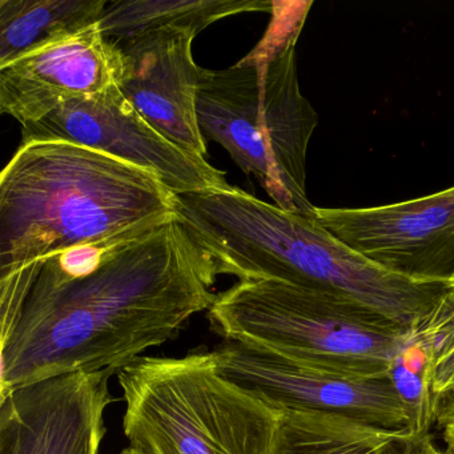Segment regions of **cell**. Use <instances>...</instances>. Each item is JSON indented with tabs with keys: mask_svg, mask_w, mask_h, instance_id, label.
I'll list each match as a JSON object with an SVG mask.
<instances>
[{
	"mask_svg": "<svg viewBox=\"0 0 454 454\" xmlns=\"http://www.w3.org/2000/svg\"><path fill=\"white\" fill-rule=\"evenodd\" d=\"M217 276L177 215L0 275V395L74 372L121 373L211 308Z\"/></svg>",
	"mask_w": 454,
	"mask_h": 454,
	"instance_id": "obj_1",
	"label": "cell"
},
{
	"mask_svg": "<svg viewBox=\"0 0 454 454\" xmlns=\"http://www.w3.org/2000/svg\"><path fill=\"white\" fill-rule=\"evenodd\" d=\"M175 212L214 257L219 275L325 289L409 331L448 286L390 272L329 232L315 215L286 211L231 185L175 195Z\"/></svg>",
	"mask_w": 454,
	"mask_h": 454,
	"instance_id": "obj_2",
	"label": "cell"
},
{
	"mask_svg": "<svg viewBox=\"0 0 454 454\" xmlns=\"http://www.w3.org/2000/svg\"><path fill=\"white\" fill-rule=\"evenodd\" d=\"M175 214L148 169L62 140L22 143L0 175V275Z\"/></svg>",
	"mask_w": 454,
	"mask_h": 454,
	"instance_id": "obj_3",
	"label": "cell"
},
{
	"mask_svg": "<svg viewBox=\"0 0 454 454\" xmlns=\"http://www.w3.org/2000/svg\"><path fill=\"white\" fill-rule=\"evenodd\" d=\"M312 2H273L262 41L235 66L200 70L198 121L239 168L257 177L276 206L315 215L307 196V153L318 124L301 94L296 42Z\"/></svg>",
	"mask_w": 454,
	"mask_h": 454,
	"instance_id": "obj_4",
	"label": "cell"
},
{
	"mask_svg": "<svg viewBox=\"0 0 454 454\" xmlns=\"http://www.w3.org/2000/svg\"><path fill=\"white\" fill-rule=\"evenodd\" d=\"M118 379L124 434L147 454H265L280 413L225 379L212 352L142 357Z\"/></svg>",
	"mask_w": 454,
	"mask_h": 454,
	"instance_id": "obj_5",
	"label": "cell"
},
{
	"mask_svg": "<svg viewBox=\"0 0 454 454\" xmlns=\"http://www.w3.org/2000/svg\"><path fill=\"white\" fill-rule=\"evenodd\" d=\"M224 340L286 355L390 372L411 331L334 292L280 280L239 281L208 309Z\"/></svg>",
	"mask_w": 454,
	"mask_h": 454,
	"instance_id": "obj_6",
	"label": "cell"
},
{
	"mask_svg": "<svg viewBox=\"0 0 454 454\" xmlns=\"http://www.w3.org/2000/svg\"><path fill=\"white\" fill-rule=\"evenodd\" d=\"M212 355L225 379L265 403L336 411L387 429H409L408 409L390 381V372L286 355L232 340H223Z\"/></svg>",
	"mask_w": 454,
	"mask_h": 454,
	"instance_id": "obj_7",
	"label": "cell"
},
{
	"mask_svg": "<svg viewBox=\"0 0 454 454\" xmlns=\"http://www.w3.org/2000/svg\"><path fill=\"white\" fill-rule=\"evenodd\" d=\"M22 139L62 140L100 151L153 172L175 195L230 185L204 156L183 150L153 129L119 86L62 103L41 121L22 126Z\"/></svg>",
	"mask_w": 454,
	"mask_h": 454,
	"instance_id": "obj_8",
	"label": "cell"
},
{
	"mask_svg": "<svg viewBox=\"0 0 454 454\" xmlns=\"http://www.w3.org/2000/svg\"><path fill=\"white\" fill-rule=\"evenodd\" d=\"M324 228L390 272L419 283L454 281V187L369 208H317Z\"/></svg>",
	"mask_w": 454,
	"mask_h": 454,
	"instance_id": "obj_9",
	"label": "cell"
},
{
	"mask_svg": "<svg viewBox=\"0 0 454 454\" xmlns=\"http://www.w3.org/2000/svg\"><path fill=\"white\" fill-rule=\"evenodd\" d=\"M113 376L74 372L0 395V454H99Z\"/></svg>",
	"mask_w": 454,
	"mask_h": 454,
	"instance_id": "obj_10",
	"label": "cell"
},
{
	"mask_svg": "<svg viewBox=\"0 0 454 454\" xmlns=\"http://www.w3.org/2000/svg\"><path fill=\"white\" fill-rule=\"evenodd\" d=\"M124 73L123 52L98 22L2 66L0 113L35 123L67 100L119 86Z\"/></svg>",
	"mask_w": 454,
	"mask_h": 454,
	"instance_id": "obj_11",
	"label": "cell"
},
{
	"mask_svg": "<svg viewBox=\"0 0 454 454\" xmlns=\"http://www.w3.org/2000/svg\"><path fill=\"white\" fill-rule=\"evenodd\" d=\"M196 35L190 28H163L115 42L126 62L119 89L167 139L206 158V139L198 121L201 68L192 55Z\"/></svg>",
	"mask_w": 454,
	"mask_h": 454,
	"instance_id": "obj_12",
	"label": "cell"
},
{
	"mask_svg": "<svg viewBox=\"0 0 454 454\" xmlns=\"http://www.w3.org/2000/svg\"><path fill=\"white\" fill-rule=\"evenodd\" d=\"M278 408V424L265 454H422L430 437H417L408 427H377L336 411Z\"/></svg>",
	"mask_w": 454,
	"mask_h": 454,
	"instance_id": "obj_13",
	"label": "cell"
},
{
	"mask_svg": "<svg viewBox=\"0 0 454 454\" xmlns=\"http://www.w3.org/2000/svg\"><path fill=\"white\" fill-rule=\"evenodd\" d=\"M272 10L273 2L265 0H116L108 2L99 26L113 42L163 28H190L199 35L217 20Z\"/></svg>",
	"mask_w": 454,
	"mask_h": 454,
	"instance_id": "obj_14",
	"label": "cell"
},
{
	"mask_svg": "<svg viewBox=\"0 0 454 454\" xmlns=\"http://www.w3.org/2000/svg\"><path fill=\"white\" fill-rule=\"evenodd\" d=\"M108 0H0V67L99 22Z\"/></svg>",
	"mask_w": 454,
	"mask_h": 454,
	"instance_id": "obj_15",
	"label": "cell"
},
{
	"mask_svg": "<svg viewBox=\"0 0 454 454\" xmlns=\"http://www.w3.org/2000/svg\"><path fill=\"white\" fill-rule=\"evenodd\" d=\"M390 381L408 409L409 430L419 438L432 435L438 401L430 382L429 358L411 332L408 344L390 368Z\"/></svg>",
	"mask_w": 454,
	"mask_h": 454,
	"instance_id": "obj_16",
	"label": "cell"
},
{
	"mask_svg": "<svg viewBox=\"0 0 454 454\" xmlns=\"http://www.w3.org/2000/svg\"><path fill=\"white\" fill-rule=\"evenodd\" d=\"M411 332L429 358L433 395L440 403L454 393V281Z\"/></svg>",
	"mask_w": 454,
	"mask_h": 454,
	"instance_id": "obj_17",
	"label": "cell"
},
{
	"mask_svg": "<svg viewBox=\"0 0 454 454\" xmlns=\"http://www.w3.org/2000/svg\"><path fill=\"white\" fill-rule=\"evenodd\" d=\"M435 425L442 430L443 441L454 440V393L438 403Z\"/></svg>",
	"mask_w": 454,
	"mask_h": 454,
	"instance_id": "obj_18",
	"label": "cell"
},
{
	"mask_svg": "<svg viewBox=\"0 0 454 454\" xmlns=\"http://www.w3.org/2000/svg\"><path fill=\"white\" fill-rule=\"evenodd\" d=\"M427 454H454V440L445 441V446L438 448L430 437L427 442Z\"/></svg>",
	"mask_w": 454,
	"mask_h": 454,
	"instance_id": "obj_19",
	"label": "cell"
},
{
	"mask_svg": "<svg viewBox=\"0 0 454 454\" xmlns=\"http://www.w3.org/2000/svg\"><path fill=\"white\" fill-rule=\"evenodd\" d=\"M118 454H147L145 451L140 450V449L134 448V446H127L123 450L119 451Z\"/></svg>",
	"mask_w": 454,
	"mask_h": 454,
	"instance_id": "obj_20",
	"label": "cell"
},
{
	"mask_svg": "<svg viewBox=\"0 0 454 454\" xmlns=\"http://www.w3.org/2000/svg\"><path fill=\"white\" fill-rule=\"evenodd\" d=\"M430 437H432V435H430ZM429 438H427V440H429ZM427 442H425L424 451H422V454H427Z\"/></svg>",
	"mask_w": 454,
	"mask_h": 454,
	"instance_id": "obj_21",
	"label": "cell"
}]
</instances>
